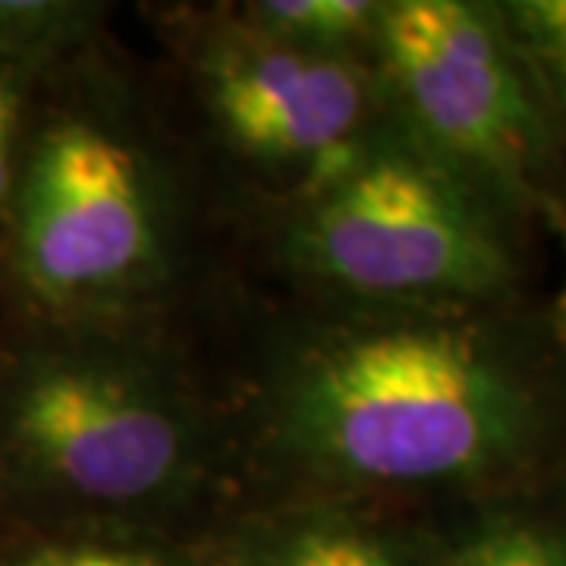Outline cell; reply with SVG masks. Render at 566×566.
Here are the masks:
<instances>
[{"mask_svg": "<svg viewBox=\"0 0 566 566\" xmlns=\"http://www.w3.org/2000/svg\"><path fill=\"white\" fill-rule=\"evenodd\" d=\"M520 57L566 92V0H520L501 13Z\"/></svg>", "mask_w": 566, "mask_h": 566, "instance_id": "30bf717a", "label": "cell"}, {"mask_svg": "<svg viewBox=\"0 0 566 566\" xmlns=\"http://www.w3.org/2000/svg\"><path fill=\"white\" fill-rule=\"evenodd\" d=\"M161 208L139 155L107 129L63 120L20 186L17 264L41 303L107 305L158 274Z\"/></svg>", "mask_w": 566, "mask_h": 566, "instance_id": "5b68a950", "label": "cell"}, {"mask_svg": "<svg viewBox=\"0 0 566 566\" xmlns=\"http://www.w3.org/2000/svg\"><path fill=\"white\" fill-rule=\"evenodd\" d=\"M557 324H560V334H564V340H566V283H564V293H560V303H557Z\"/></svg>", "mask_w": 566, "mask_h": 566, "instance_id": "4fadbf2b", "label": "cell"}, {"mask_svg": "<svg viewBox=\"0 0 566 566\" xmlns=\"http://www.w3.org/2000/svg\"><path fill=\"white\" fill-rule=\"evenodd\" d=\"M17 566H192L180 554L126 542H54L32 547Z\"/></svg>", "mask_w": 566, "mask_h": 566, "instance_id": "8fae6325", "label": "cell"}, {"mask_svg": "<svg viewBox=\"0 0 566 566\" xmlns=\"http://www.w3.org/2000/svg\"><path fill=\"white\" fill-rule=\"evenodd\" d=\"M3 422L32 485L98 513L177 504L205 472L208 434L182 387L139 353L104 340L25 359Z\"/></svg>", "mask_w": 566, "mask_h": 566, "instance_id": "7a4b0ae2", "label": "cell"}, {"mask_svg": "<svg viewBox=\"0 0 566 566\" xmlns=\"http://www.w3.org/2000/svg\"><path fill=\"white\" fill-rule=\"evenodd\" d=\"M271 428L305 475L344 488L482 485L545 444V403L520 359L460 322L327 331L274 387Z\"/></svg>", "mask_w": 566, "mask_h": 566, "instance_id": "6da1fadb", "label": "cell"}, {"mask_svg": "<svg viewBox=\"0 0 566 566\" xmlns=\"http://www.w3.org/2000/svg\"><path fill=\"white\" fill-rule=\"evenodd\" d=\"M240 566H412L385 528L337 510H308L274 520L245 538Z\"/></svg>", "mask_w": 566, "mask_h": 566, "instance_id": "52a82bcc", "label": "cell"}, {"mask_svg": "<svg viewBox=\"0 0 566 566\" xmlns=\"http://www.w3.org/2000/svg\"><path fill=\"white\" fill-rule=\"evenodd\" d=\"M20 88L10 73L0 70V205L13 189V164H17V136H20Z\"/></svg>", "mask_w": 566, "mask_h": 566, "instance_id": "7c38bea8", "label": "cell"}, {"mask_svg": "<svg viewBox=\"0 0 566 566\" xmlns=\"http://www.w3.org/2000/svg\"><path fill=\"white\" fill-rule=\"evenodd\" d=\"M434 566H566V513H494L447 545Z\"/></svg>", "mask_w": 566, "mask_h": 566, "instance_id": "9c48e42d", "label": "cell"}, {"mask_svg": "<svg viewBox=\"0 0 566 566\" xmlns=\"http://www.w3.org/2000/svg\"><path fill=\"white\" fill-rule=\"evenodd\" d=\"M375 41L412 145L482 196H532L547 129L501 13L463 0L381 3Z\"/></svg>", "mask_w": 566, "mask_h": 566, "instance_id": "277c9868", "label": "cell"}, {"mask_svg": "<svg viewBox=\"0 0 566 566\" xmlns=\"http://www.w3.org/2000/svg\"><path fill=\"white\" fill-rule=\"evenodd\" d=\"M381 3L368 0H264L249 7L255 35L308 54L346 57L363 39H375Z\"/></svg>", "mask_w": 566, "mask_h": 566, "instance_id": "ba28073f", "label": "cell"}, {"mask_svg": "<svg viewBox=\"0 0 566 566\" xmlns=\"http://www.w3.org/2000/svg\"><path fill=\"white\" fill-rule=\"evenodd\" d=\"M208 104L249 158L300 164L331 180L359 155L371 85L349 57L308 54L255 32L205 61Z\"/></svg>", "mask_w": 566, "mask_h": 566, "instance_id": "8992f818", "label": "cell"}, {"mask_svg": "<svg viewBox=\"0 0 566 566\" xmlns=\"http://www.w3.org/2000/svg\"><path fill=\"white\" fill-rule=\"evenodd\" d=\"M290 255L315 281L416 308L488 303L513 281L485 196L412 142L363 145L318 182Z\"/></svg>", "mask_w": 566, "mask_h": 566, "instance_id": "3957f363", "label": "cell"}]
</instances>
